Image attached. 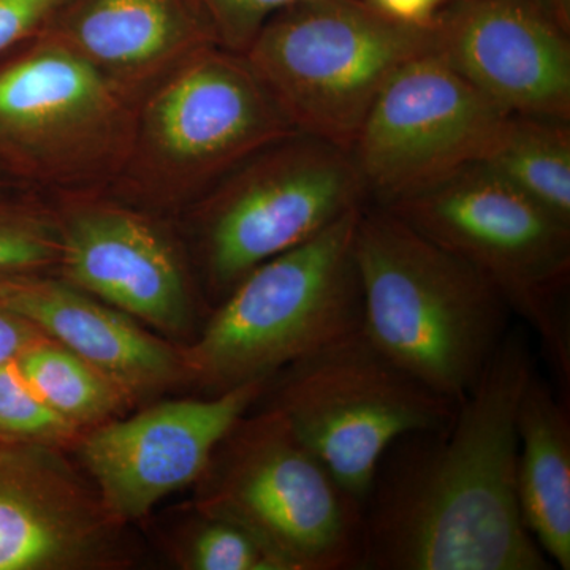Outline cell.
Returning a JSON list of instances; mask_svg holds the SVG:
<instances>
[{
    "label": "cell",
    "instance_id": "6da1fadb",
    "mask_svg": "<svg viewBox=\"0 0 570 570\" xmlns=\"http://www.w3.org/2000/svg\"><path fill=\"white\" fill-rule=\"evenodd\" d=\"M510 328L448 426L390 444L363 502V570H550L521 517L517 414L534 373Z\"/></svg>",
    "mask_w": 570,
    "mask_h": 570
},
{
    "label": "cell",
    "instance_id": "7a4b0ae2",
    "mask_svg": "<svg viewBox=\"0 0 570 570\" xmlns=\"http://www.w3.org/2000/svg\"><path fill=\"white\" fill-rule=\"evenodd\" d=\"M354 255L363 332L411 376L460 404L508 335L504 298L474 266L379 205L360 212Z\"/></svg>",
    "mask_w": 570,
    "mask_h": 570
},
{
    "label": "cell",
    "instance_id": "3957f363",
    "mask_svg": "<svg viewBox=\"0 0 570 570\" xmlns=\"http://www.w3.org/2000/svg\"><path fill=\"white\" fill-rule=\"evenodd\" d=\"M362 209L243 277L220 299L200 336L181 351L186 381L220 395L247 382L268 381L362 328L354 255Z\"/></svg>",
    "mask_w": 570,
    "mask_h": 570
},
{
    "label": "cell",
    "instance_id": "277c9868",
    "mask_svg": "<svg viewBox=\"0 0 570 570\" xmlns=\"http://www.w3.org/2000/svg\"><path fill=\"white\" fill-rule=\"evenodd\" d=\"M382 208L494 285L512 316L539 336L569 396L570 224L480 164Z\"/></svg>",
    "mask_w": 570,
    "mask_h": 570
},
{
    "label": "cell",
    "instance_id": "5b68a950",
    "mask_svg": "<svg viewBox=\"0 0 570 570\" xmlns=\"http://www.w3.org/2000/svg\"><path fill=\"white\" fill-rule=\"evenodd\" d=\"M295 134L302 132L245 55L212 47L142 97L118 179L154 208L193 204L250 156Z\"/></svg>",
    "mask_w": 570,
    "mask_h": 570
},
{
    "label": "cell",
    "instance_id": "8992f818",
    "mask_svg": "<svg viewBox=\"0 0 570 570\" xmlns=\"http://www.w3.org/2000/svg\"><path fill=\"white\" fill-rule=\"evenodd\" d=\"M436 50V26L397 24L363 0H307L273 14L245 58L298 132L351 151L396 71Z\"/></svg>",
    "mask_w": 570,
    "mask_h": 570
},
{
    "label": "cell",
    "instance_id": "52a82bcc",
    "mask_svg": "<svg viewBox=\"0 0 570 570\" xmlns=\"http://www.w3.org/2000/svg\"><path fill=\"white\" fill-rule=\"evenodd\" d=\"M202 478V510L245 528L284 570H363L362 502L279 412H246Z\"/></svg>",
    "mask_w": 570,
    "mask_h": 570
},
{
    "label": "cell",
    "instance_id": "ba28073f",
    "mask_svg": "<svg viewBox=\"0 0 570 570\" xmlns=\"http://www.w3.org/2000/svg\"><path fill=\"white\" fill-rule=\"evenodd\" d=\"M138 102L48 32L0 56V178L89 190L122 174Z\"/></svg>",
    "mask_w": 570,
    "mask_h": 570
},
{
    "label": "cell",
    "instance_id": "9c48e42d",
    "mask_svg": "<svg viewBox=\"0 0 570 570\" xmlns=\"http://www.w3.org/2000/svg\"><path fill=\"white\" fill-rule=\"evenodd\" d=\"M261 396L362 504L393 441L448 426L459 409L396 365L363 328L284 367Z\"/></svg>",
    "mask_w": 570,
    "mask_h": 570
},
{
    "label": "cell",
    "instance_id": "30bf717a",
    "mask_svg": "<svg viewBox=\"0 0 570 570\" xmlns=\"http://www.w3.org/2000/svg\"><path fill=\"white\" fill-rule=\"evenodd\" d=\"M367 204L354 157L335 142L295 134L262 149L198 200L209 288L220 302L257 266Z\"/></svg>",
    "mask_w": 570,
    "mask_h": 570
},
{
    "label": "cell",
    "instance_id": "8fae6325",
    "mask_svg": "<svg viewBox=\"0 0 570 570\" xmlns=\"http://www.w3.org/2000/svg\"><path fill=\"white\" fill-rule=\"evenodd\" d=\"M508 115L439 52L407 62L379 94L351 149L370 204H392L478 164Z\"/></svg>",
    "mask_w": 570,
    "mask_h": 570
},
{
    "label": "cell",
    "instance_id": "7c38bea8",
    "mask_svg": "<svg viewBox=\"0 0 570 570\" xmlns=\"http://www.w3.org/2000/svg\"><path fill=\"white\" fill-rule=\"evenodd\" d=\"M266 381L205 400L165 401L126 420L89 428L77 441L82 468L121 523L202 479L214 450L257 404Z\"/></svg>",
    "mask_w": 570,
    "mask_h": 570
},
{
    "label": "cell",
    "instance_id": "4fadbf2b",
    "mask_svg": "<svg viewBox=\"0 0 570 570\" xmlns=\"http://www.w3.org/2000/svg\"><path fill=\"white\" fill-rule=\"evenodd\" d=\"M59 277L164 333L189 328V276L168 235L138 209L94 197L67 198Z\"/></svg>",
    "mask_w": 570,
    "mask_h": 570
},
{
    "label": "cell",
    "instance_id": "5bb4252c",
    "mask_svg": "<svg viewBox=\"0 0 570 570\" xmlns=\"http://www.w3.org/2000/svg\"><path fill=\"white\" fill-rule=\"evenodd\" d=\"M62 449L0 439V570L107 569L118 528Z\"/></svg>",
    "mask_w": 570,
    "mask_h": 570
},
{
    "label": "cell",
    "instance_id": "9a60e30c",
    "mask_svg": "<svg viewBox=\"0 0 570 570\" xmlns=\"http://www.w3.org/2000/svg\"><path fill=\"white\" fill-rule=\"evenodd\" d=\"M438 50L512 115L570 121L569 31L532 0H452Z\"/></svg>",
    "mask_w": 570,
    "mask_h": 570
},
{
    "label": "cell",
    "instance_id": "2e32d148",
    "mask_svg": "<svg viewBox=\"0 0 570 570\" xmlns=\"http://www.w3.org/2000/svg\"><path fill=\"white\" fill-rule=\"evenodd\" d=\"M43 32L138 104L187 59L219 47L198 0H70Z\"/></svg>",
    "mask_w": 570,
    "mask_h": 570
},
{
    "label": "cell",
    "instance_id": "e0dca14e",
    "mask_svg": "<svg viewBox=\"0 0 570 570\" xmlns=\"http://www.w3.org/2000/svg\"><path fill=\"white\" fill-rule=\"evenodd\" d=\"M0 302L110 377L132 401L186 381L181 351L61 277H0Z\"/></svg>",
    "mask_w": 570,
    "mask_h": 570
},
{
    "label": "cell",
    "instance_id": "ac0fdd59",
    "mask_svg": "<svg viewBox=\"0 0 570 570\" xmlns=\"http://www.w3.org/2000/svg\"><path fill=\"white\" fill-rule=\"evenodd\" d=\"M515 487L521 517L551 564L570 569V414L538 373L517 414Z\"/></svg>",
    "mask_w": 570,
    "mask_h": 570
},
{
    "label": "cell",
    "instance_id": "d6986e66",
    "mask_svg": "<svg viewBox=\"0 0 570 570\" xmlns=\"http://www.w3.org/2000/svg\"><path fill=\"white\" fill-rule=\"evenodd\" d=\"M478 164L570 224V121L510 112Z\"/></svg>",
    "mask_w": 570,
    "mask_h": 570
},
{
    "label": "cell",
    "instance_id": "ffe728a7",
    "mask_svg": "<svg viewBox=\"0 0 570 570\" xmlns=\"http://www.w3.org/2000/svg\"><path fill=\"white\" fill-rule=\"evenodd\" d=\"M17 362L39 395L82 433L132 403L110 377L51 337H40L26 347Z\"/></svg>",
    "mask_w": 570,
    "mask_h": 570
},
{
    "label": "cell",
    "instance_id": "44dd1931",
    "mask_svg": "<svg viewBox=\"0 0 570 570\" xmlns=\"http://www.w3.org/2000/svg\"><path fill=\"white\" fill-rule=\"evenodd\" d=\"M18 190L0 187V277L56 269L61 254L56 212Z\"/></svg>",
    "mask_w": 570,
    "mask_h": 570
},
{
    "label": "cell",
    "instance_id": "7402d4cb",
    "mask_svg": "<svg viewBox=\"0 0 570 570\" xmlns=\"http://www.w3.org/2000/svg\"><path fill=\"white\" fill-rule=\"evenodd\" d=\"M81 434L29 384L17 358L0 365V439L67 449Z\"/></svg>",
    "mask_w": 570,
    "mask_h": 570
},
{
    "label": "cell",
    "instance_id": "603a6c76",
    "mask_svg": "<svg viewBox=\"0 0 570 570\" xmlns=\"http://www.w3.org/2000/svg\"><path fill=\"white\" fill-rule=\"evenodd\" d=\"M186 550L194 570H284L283 564L234 521L205 513Z\"/></svg>",
    "mask_w": 570,
    "mask_h": 570
},
{
    "label": "cell",
    "instance_id": "cb8c5ba5",
    "mask_svg": "<svg viewBox=\"0 0 570 570\" xmlns=\"http://www.w3.org/2000/svg\"><path fill=\"white\" fill-rule=\"evenodd\" d=\"M224 50L245 55L277 11L307 0H198Z\"/></svg>",
    "mask_w": 570,
    "mask_h": 570
},
{
    "label": "cell",
    "instance_id": "d4e9b609",
    "mask_svg": "<svg viewBox=\"0 0 570 570\" xmlns=\"http://www.w3.org/2000/svg\"><path fill=\"white\" fill-rule=\"evenodd\" d=\"M70 0H0V56L50 28Z\"/></svg>",
    "mask_w": 570,
    "mask_h": 570
},
{
    "label": "cell",
    "instance_id": "484cf974",
    "mask_svg": "<svg viewBox=\"0 0 570 570\" xmlns=\"http://www.w3.org/2000/svg\"><path fill=\"white\" fill-rule=\"evenodd\" d=\"M371 10L381 17L412 26V28H434L442 11L452 0H363Z\"/></svg>",
    "mask_w": 570,
    "mask_h": 570
},
{
    "label": "cell",
    "instance_id": "4316f807",
    "mask_svg": "<svg viewBox=\"0 0 570 570\" xmlns=\"http://www.w3.org/2000/svg\"><path fill=\"white\" fill-rule=\"evenodd\" d=\"M43 336L31 322L0 302V365L17 358L26 347Z\"/></svg>",
    "mask_w": 570,
    "mask_h": 570
},
{
    "label": "cell",
    "instance_id": "83f0119b",
    "mask_svg": "<svg viewBox=\"0 0 570 570\" xmlns=\"http://www.w3.org/2000/svg\"><path fill=\"white\" fill-rule=\"evenodd\" d=\"M547 11L558 24L570 32V0H532Z\"/></svg>",
    "mask_w": 570,
    "mask_h": 570
},
{
    "label": "cell",
    "instance_id": "f1b7e54d",
    "mask_svg": "<svg viewBox=\"0 0 570 570\" xmlns=\"http://www.w3.org/2000/svg\"><path fill=\"white\" fill-rule=\"evenodd\" d=\"M7 186H13V184L6 181V179H3V178H0V187H7ZM13 187H18V186H13Z\"/></svg>",
    "mask_w": 570,
    "mask_h": 570
}]
</instances>
